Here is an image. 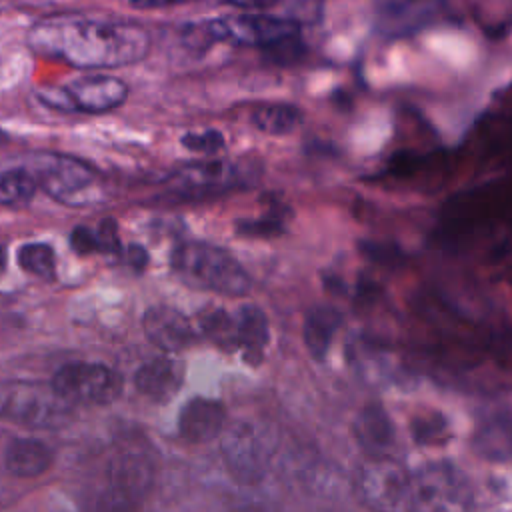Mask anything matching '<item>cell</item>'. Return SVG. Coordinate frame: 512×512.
I'll return each mask as SVG.
<instances>
[{"label":"cell","instance_id":"1","mask_svg":"<svg viewBox=\"0 0 512 512\" xmlns=\"http://www.w3.org/2000/svg\"><path fill=\"white\" fill-rule=\"evenodd\" d=\"M28 44L36 54L76 68H116L142 60L150 48V34L126 20L54 16L30 28Z\"/></svg>","mask_w":512,"mask_h":512},{"label":"cell","instance_id":"2","mask_svg":"<svg viewBox=\"0 0 512 512\" xmlns=\"http://www.w3.org/2000/svg\"><path fill=\"white\" fill-rule=\"evenodd\" d=\"M172 270L182 282L226 296H244L252 280L242 264L226 250L206 242H184L172 252Z\"/></svg>","mask_w":512,"mask_h":512},{"label":"cell","instance_id":"3","mask_svg":"<svg viewBox=\"0 0 512 512\" xmlns=\"http://www.w3.org/2000/svg\"><path fill=\"white\" fill-rule=\"evenodd\" d=\"M26 168L32 172L36 184L62 204L88 206L104 198L102 176L78 158L56 152H38L30 158Z\"/></svg>","mask_w":512,"mask_h":512},{"label":"cell","instance_id":"4","mask_svg":"<svg viewBox=\"0 0 512 512\" xmlns=\"http://www.w3.org/2000/svg\"><path fill=\"white\" fill-rule=\"evenodd\" d=\"M156 466L144 452L114 454L104 470V484L92 498V512H134L152 490Z\"/></svg>","mask_w":512,"mask_h":512},{"label":"cell","instance_id":"5","mask_svg":"<svg viewBox=\"0 0 512 512\" xmlns=\"http://www.w3.org/2000/svg\"><path fill=\"white\" fill-rule=\"evenodd\" d=\"M354 492L368 512H414L412 482L392 456H368L354 472Z\"/></svg>","mask_w":512,"mask_h":512},{"label":"cell","instance_id":"6","mask_svg":"<svg viewBox=\"0 0 512 512\" xmlns=\"http://www.w3.org/2000/svg\"><path fill=\"white\" fill-rule=\"evenodd\" d=\"M414 512H472L474 490L466 474L450 462L422 464L414 474Z\"/></svg>","mask_w":512,"mask_h":512},{"label":"cell","instance_id":"7","mask_svg":"<svg viewBox=\"0 0 512 512\" xmlns=\"http://www.w3.org/2000/svg\"><path fill=\"white\" fill-rule=\"evenodd\" d=\"M298 34V24L290 18L268 14H240L220 20H208L190 28V40L196 42H232L244 46H272Z\"/></svg>","mask_w":512,"mask_h":512},{"label":"cell","instance_id":"8","mask_svg":"<svg viewBox=\"0 0 512 512\" xmlns=\"http://www.w3.org/2000/svg\"><path fill=\"white\" fill-rule=\"evenodd\" d=\"M72 414V404L64 400L52 384L12 382L0 388V416L32 428L64 426Z\"/></svg>","mask_w":512,"mask_h":512},{"label":"cell","instance_id":"9","mask_svg":"<svg viewBox=\"0 0 512 512\" xmlns=\"http://www.w3.org/2000/svg\"><path fill=\"white\" fill-rule=\"evenodd\" d=\"M36 96L50 108L62 112H108L124 104L128 86L114 76L94 74L72 80L66 86H44Z\"/></svg>","mask_w":512,"mask_h":512},{"label":"cell","instance_id":"10","mask_svg":"<svg viewBox=\"0 0 512 512\" xmlns=\"http://www.w3.org/2000/svg\"><path fill=\"white\" fill-rule=\"evenodd\" d=\"M224 464L240 484H258L268 466L270 448L264 434L248 420H236L220 434Z\"/></svg>","mask_w":512,"mask_h":512},{"label":"cell","instance_id":"11","mask_svg":"<svg viewBox=\"0 0 512 512\" xmlns=\"http://www.w3.org/2000/svg\"><path fill=\"white\" fill-rule=\"evenodd\" d=\"M52 388L70 404H108L122 392V376L102 364H66L54 378Z\"/></svg>","mask_w":512,"mask_h":512},{"label":"cell","instance_id":"12","mask_svg":"<svg viewBox=\"0 0 512 512\" xmlns=\"http://www.w3.org/2000/svg\"><path fill=\"white\" fill-rule=\"evenodd\" d=\"M472 448L492 462L512 460V410L506 406L486 408L476 420Z\"/></svg>","mask_w":512,"mask_h":512},{"label":"cell","instance_id":"13","mask_svg":"<svg viewBox=\"0 0 512 512\" xmlns=\"http://www.w3.org/2000/svg\"><path fill=\"white\" fill-rule=\"evenodd\" d=\"M234 164L222 160H208L184 166L174 174V190L182 196H204L232 188L240 180Z\"/></svg>","mask_w":512,"mask_h":512},{"label":"cell","instance_id":"14","mask_svg":"<svg viewBox=\"0 0 512 512\" xmlns=\"http://www.w3.org/2000/svg\"><path fill=\"white\" fill-rule=\"evenodd\" d=\"M142 326L146 336L166 352H178L194 342L190 320L172 306H152L144 312Z\"/></svg>","mask_w":512,"mask_h":512},{"label":"cell","instance_id":"15","mask_svg":"<svg viewBox=\"0 0 512 512\" xmlns=\"http://www.w3.org/2000/svg\"><path fill=\"white\" fill-rule=\"evenodd\" d=\"M224 406L210 398H194L184 404L178 428L180 434L190 442H208L224 430Z\"/></svg>","mask_w":512,"mask_h":512},{"label":"cell","instance_id":"16","mask_svg":"<svg viewBox=\"0 0 512 512\" xmlns=\"http://www.w3.org/2000/svg\"><path fill=\"white\" fill-rule=\"evenodd\" d=\"M354 438L366 456H386L394 444V426L380 404H366L354 420Z\"/></svg>","mask_w":512,"mask_h":512},{"label":"cell","instance_id":"17","mask_svg":"<svg viewBox=\"0 0 512 512\" xmlns=\"http://www.w3.org/2000/svg\"><path fill=\"white\" fill-rule=\"evenodd\" d=\"M134 384L144 396L156 402H166L182 384V366L166 356L154 358L138 368Z\"/></svg>","mask_w":512,"mask_h":512},{"label":"cell","instance_id":"18","mask_svg":"<svg viewBox=\"0 0 512 512\" xmlns=\"http://www.w3.org/2000/svg\"><path fill=\"white\" fill-rule=\"evenodd\" d=\"M4 464L10 474L20 478H34L44 474L52 464L50 448L34 438H16L8 444Z\"/></svg>","mask_w":512,"mask_h":512},{"label":"cell","instance_id":"19","mask_svg":"<svg viewBox=\"0 0 512 512\" xmlns=\"http://www.w3.org/2000/svg\"><path fill=\"white\" fill-rule=\"evenodd\" d=\"M234 338L236 348L244 352L248 360H258L268 342V320L260 306L246 304L234 314Z\"/></svg>","mask_w":512,"mask_h":512},{"label":"cell","instance_id":"20","mask_svg":"<svg viewBox=\"0 0 512 512\" xmlns=\"http://www.w3.org/2000/svg\"><path fill=\"white\" fill-rule=\"evenodd\" d=\"M342 318L340 312L332 306H314L304 320V342L308 352L316 358L322 360L332 344V338L340 326Z\"/></svg>","mask_w":512,"mask_h":512},{"label":"cell","instance_id":"21","mask_svg":"<svg viewBox=\"0 0 512 512\" xmlns=\"http://www.w3.org/2000/svg\"><path fill=\"white\" fill-rule=\"evenodd\" d=\"M302 118L304 116L300 108L284 102H274L256 108L250 116V124L262 134L286 136L302 124Z\"/></svg>","mask_w":512,"mask_h":512},{"label":"cell","instance_id":"22","mask_svg":"<svg viewBox=\"0 0 512 512\" xmlns=\"http://www.w3.org/2000/svg\"><path fill=\"white\" fill-rule=\"evenodd\" d=\"M36 180L28 168L0 172V206H24L34 198Z\"/></svg>","mask_w":512,"mask_h":512},{"label":"cell","instance_id":"23","mask_svg":"<svg viewBox=\"0 0 512 512\" xmlns=\"http://www.w3.org/2000/svg\"><path fill=\"white\" fill-rule=\"evenodd\" d=\"M200 330L206 338H210L214 344L222 348H236V338H234V314H228L224 308L208 306L200 312L198 316Z\"/></svg>","mask_w":512,"mask_h":512},{"label":"cell","instance_id":"24","mask_svg":"<svg viewBox=\"0 0 512 512\" xmlns=\"http://www.w3.org/2000/svg\"><path fill=\"white\" fill-rule=\"evenodd\" d=\"M20 266L40 278H54L56 270V256L52 246L48 244H24L18 252Z\"/></svg>","mask_w":512,"mask_h":512},{"label":"cell","instance_id":"25","mask_svg":"<svg viewBox=\"0 0 512 512\" xmlns=\"http://www.w3.org/2000/svg\"><path fill=\"white\" fill-rule=\"evenodd\" d=\"M182 146L192 152H198V154H216V152L224 150L226 140H224L222 132L208 128L202 132H186L182 136Z\"/></svg>","mask_w":512,"mask_h":512},{"label":"cell","instance_id":"26","mask_svg":"<svg viewBox=\"0 0 512 512\" xmlns=\"http://www.w3.org/2000/svg\"><path fill=\"white\" fill-rule=\"evenodd\" d=\"M70 242H72V248L80 254H88V252H94V250H104V244H102V238H100L98 230L94 232L86 226L74 228V232L70 236Z\"/></svg>","mask_w":512,"mask_h":512},{"label":"cell","instance_id":"27","mask_svg":"<svg viewBox=\"0 0 512 512\" xmlns=\"http://www.w3.org/2000/svg\"><path fill=\"white\" fill-rule=\"evenodd\" d=\"M280 222L272 220V218H260V220H246L238 226V230L242 234H250V236H270V234H278L280 232Z\"/></svg>","mask_w":512,"mask_h":512},{"label":"cell","instance_id":"28","mask_svg":"<svg viewBox=\"0 0 512 512\" xmlns=\"http://www.w3.org/2000/svg\"><path fill=\"white\" fill-rule=\"evenodd\" d=\"M224 2L238 8H266V6H272L276 0H224Z\"/></svg>","mask_w":512,"mask_h":512},{"label":"cell","instance_id":"29","mask_svg":"<svg viewBox=\"0 0 512 512\" xmlns=\"http://www.w3.org/2000/svg\"><path fill=\"white\" fill-rule=\"evenodd\" d=\"M126 260L130 264H136L138 268H142L146 264V252L140 246H130V250L126 252Z\"/></svg>","mask_w":512,"mask_h":512},{"label":"cell","instance_id":"30","mask_svg":"<svg viewBox=\"0 0 512 512\" xmlns=\"http://www.w3.org/2000/svg\"><path fill=\"white\" fill-rule=\"evenodd\" d=\"M176 2H184V0H132V6H136V8H158V6H168V4H176Z\"/></svg>","mask_w":512,"mask_h":512},{"label":"cell","instance_id":"31","mask_svg":"<svg viewBox=\"0 0 512 512\" xmlns=\"http://www.w3.org/2000/svg\"><path fill=\"white\" fill-rule=\"evenodd\" d=\"M4 264H6V254H4V248L0 246V272L4 270Z\"/></svg>","mask_w":512,"mask_h":512}]
</instances>
